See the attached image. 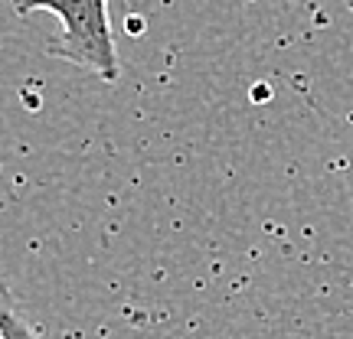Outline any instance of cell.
<instances>
[{"label": "cell", "mask_w": 353, "mask_h": 339, "mask_svg": "<svg viewBox=\"0 0 353 339\" xmlns=\"http://www.w3.org/2000/svg\"><path fill=\"white\" fill-rule=\"evenodd\" d=\"M13 10L20 17L46 10L63 23V33L50 43V52L56 59H65L105 82H114L121 76L108 0H13Z\"/></svg>", "instance_id": "6da1fadb"}, {"label": "cell", "mask_w": 353, "mask_h": 339, "mask_svg": "<svg viewBox=\"0 0 353 339\" xmlns=\"http://www.w3.org/2000/svg\"><path fill=\"white\" fill-rule=\"evenodd\" d=\"M0 333H3V339H39L37 329L17 314L10 294H7L3 287H0Z\"/></svg>", "instance_id": "7a4b0ae2"}, {"label": "cell", "mask_w": 353, "mask_h": 339, "mask_svg": "<svg viewBox=\"0 0 353 339\" xmlns=\"http://www.w3.org/2000/svg\"><path fill=\"white\" fill-rule=\"evenodd\" d=\"M0 339H3V333H0Z\"/></svg>", "instance_id": "3957f363"}]
</instances>
